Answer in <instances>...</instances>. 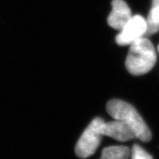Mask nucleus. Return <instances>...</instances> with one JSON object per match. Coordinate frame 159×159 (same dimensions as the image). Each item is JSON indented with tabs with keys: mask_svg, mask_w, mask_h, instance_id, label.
<instances>
[{
	"mask_svg": "<svg viewBox=\"0 0 159 159\" xmlns=\"http://www.w3.org/2000/svg\"><path fill=\"white\" fill-rule=\"evenodd\" d=\"M157 56L154 46L148 39L142 37L130 44L125 66L131 75L146 74L154 67Z\"/></svg>",
	"mask_w": 159,
	"mask_h": 159,
	"instance_id": "nucleus-1",
	"label": "nucleus"
},
{
	"mask_svg": "<svg viewBox=\"0 0 159 159\" xmlns=\"http://www.w3.org/2000/svg\"><path fill=\"white\" fill-rule=\"evenodd\" d=\"M106 110L114 119L124 121L130 125L136 134V138L144 142L151 140V131L138 111L130 103L121 99H111L107 103Z\"/></svg>",
	"mask_w": 159,
	"mask_h": 159,
	"instance_id": "nucleus-2",
	"label": "nucleus"
},
{
	"mask_svg": "<svg viewBox=\"0 0 159 159\" xmlns=\"http://www.w3.org/2000/svg\"><path fill=\"white\" fill-rule=\"evenodd\" d=\"M104 122V120L99 117L91 121L75 147V153L77 157L84 159L94 153L100 144L102 136L101 127Z\"/></svg>",
	"mask_w": 159,
	"mask_h": 159,
	"instance_id": "nucleus-3",
	"label": "nucleus"
},
{
	"mask_svg": "<svg viewBox=\"0 0 159 159\" xmlns=\"http://www.w3.org/2000/svg\"><path fill=\"white\" fill-rule=\"evenodd\" d=\"M147 21L140 15H135L125 25L116 35V42L119 46L130 45L146 34Z\"/></svg>",
	"mask_w": 159,
	"mask_h": 159,
	"instance_id": "nucleus-4",
	"label": "nucleus"
},
{
	"mask_svg": "<svg viewBox=\"0 0 159 159\" xmlns=\"http://www.w3.org/2000/svg\"><path fill=\"white\" fill-rule=\"evenodd\" d=\"M102 136H107L119 142H127L136 138L134 130L130 125L122 120L104 122L101 127Z\"/></svg>",
	"mask_w": 159,
	"mask_h": 159,
	"instance_id": "nucleus-5",
	"label": "nucleus"
},
{
	"mask_svg": "<svg viewBox=\"0 0 159 159\" xmlns=\"http://www.w3.org/2000/svg\"><path fill=\"white\" fill-rule=\"evenodd\" d=\"M112 11L108 17V24L112 28L121 30L131 19V11L124 0H113Z\"/></svg>",
	"mask_w": 159,
	"mask_h": 159,
	"instance_id": "nucleus-6",
	"label": "nucleus"
},
{
	"mask_svg": "<svg viewBox=\"0 0 159 159\" xmlns=\"http://www.w3.org/2000/svg\"><path fill=\"white\" fill-rule=\"evenodd\" d=\"M146 21L148 29L145 35H151L159 31V0H152V8Z\"/></svg>",
	"mask_w": 159,
	"mask_h": 159,
	"instance_id": "nucleus-7",
	"label": "nucleus"
},
{
	"mask_svg": "<svg viewBox=\"0 0 159 159\" xmlns=\"http://www.w3.org/2000/svg\"><path fill=\"white\" fill-rule=\"evenodd\" d=\"M130 155V149L127 147L111 146L103 149L99 159H128Z\"/></svg>",
	"mask_w": 159,
	"mask_h": 159,
	"instance_id": "nucleus-8",
	"label": "nucleus"
},
{
	"mask_svg": "<svg viewBox=\"0 0 159 159\" xmlns=\"http://www.w3.org/2000/svg\"><path fill=\"white\" fill-rule=\"evenodd\" d=\"M131 158L132 159H153L148 152H146L142 147L139 144H134L131 152Z\"/></svg>",
	"mask_w": 159,
	"mask_h": 159,
	"instance_id": "nucleus-9",
	"label": "nucleus"
},
{
	"mask_svg": "<svg viewBox=\"0 0 159 159\" xmlns=\"http://www.w3.org/2000/svg\"><path fill=\"white\" fill-rule=\"evenodd\" d=\"M158 53H159V45L158 46Z\"/></svg>",
	"mask_w": 159,
	"mask_h": 159,
	"instance_id": "nucleus-10",
	"label": "nucleus"
}]
</instances>
